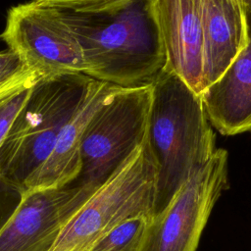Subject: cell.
Wrapping results in <instances>:
<instances>
[{
  "mask_svg": "<svg viewBox=\"0 0 251 251\" xmlns=\"http://www.w3.org/2000/svg\"><path fill=\"white\" fill-rule=\"evenodd\" d=\"M61 12L80 44L84 75L131 88L152 84L166 68L153 0H131L101 13Z\"/></svg>",
  "mask_w": 251,
  "mask_h": 251,
  "instance_id": "cell-1",
  "label": "cell"
},
{
  "mask_svg": "<svg viewBox=\"0 0 251 251\" xmlns=\"http://www.w3.org/2000/svg\"><path fill=\"white\" fill-rule=\"evenodd\" d=\"M151 85L145 142L156 168V214L217 148L199 94L166 68Z\"/></svg>",
  "mask_w": 251,
  "mask_h": 251,
  "instance_id": "cell-2",
  "label": "cell"
},
{
  "mask_svg": "<svg viewBox=\"0 0 251 251\" xmlns=\"http://www.w3.org/2000/svg\"><path fill=\"white\" fill-rule=\"evenodd\" d=\"M93 80L80 73L37 78L0 146V180L21 190L51 153Z\"/></svg>",
  "mask_w": 251,
  "mask_h": 251,
  "instance_id": "cell-3",
  "label": "cell"
},
{
  "mask_svg": "<svg viewBox=\"0 0 251 251\" xmlns=\"http://www.w3.org/2000/svg\"><path fill=\"white\" fill-rule=\"evenodd\" d=\"M156 178V168L144 140L75 210L49 251H90L122 222L138 216L152 217Z\"/></svg>",
  "mask_w": 251,
  "mask_h": 251,
  "instance_id": "cell-4",
  "label": "cell"
},
{
  "mask_svg": "<svg viewBox=\"0 0 251 251\" xmlns=\"http://www.w3.org/2000/svg\"><path fill=\"white\" fill-rule=\"evenodd\" d=\"M152 85L123 88L92 115L80 144L77 183L96 189L145 140Z\"/></svg>",
  "mask_w": 251,
  "mask_h": 251,
  "instance_id": "cell-5",
  "label": "cell"
},
{
  "mask_svg": "<svg viewBox=\"0 0 251 251\" xmlns=\"http://www.w3.org/2000/svg\"><path fill=\"white\" fill-rule=\"evenodd\" d=\"M0 37L38 78L84 74L78 39L58 8L35 0L11 7Z\"/></svg>",
  "mask_w": 251,
  "mask_h": 251,
  "instance_id": "cell-6",
  "label": "cell"
},
{
  "mask_svg": "<svg viewBox=\"0 0 251 251\" xmlns=\"http://www.w3.org/2000/svg\"><path fill=\"white\" fill-rule=\"evenodd\" d=\"M227 187V152L217 148L148 221L140 251H196L211 212Z\"/></svg>",
  "mask_w": 251,
  "mask_h": 251,
  "instance_id": "cell-7",
  "label": "cell"
},
{
  "mask_svg": "<svg viewBox=\"0 0 251 251\" xmlns=\"http://www.w3.org/2000/svg\"><path fill=\"white\" fill-rule=\"evenodd\" d=\"M94 190L76 183L19 193L17 207L0 226V251H49L70 217Z\"/></svg>",
  "mask_w": 251,
  "mask_h": 251,
  "instance_id": "cell-8",
  "label": "cell"
},
{
  "mask_svg": "<svg viewBox=\"0 0 251 251\" xmlns=\"http://www.w3.org/2000/svg\"><path fill=\"white\" fill-rule=\"evenodd\" d=\"M166 69L195 93L204 91L201 0H154Z\"/></svg>",
  "mask_w": 251,
  "mask_h": 251,
  "instance_id": "cell-9",
  "label": "cell"
},
{
  "mask_svg": "<svg viewBox=\"0 0 251 251\" xmlns=\"http://www.w3.org/2000/svg\"><path fill=\"white\" fill-rule=\"evenodd\" d=\"M124 87L94 79L69 122L62 128L46 160L25 179L19 193L60 189L76 180L81 172L80 144L83 131L95 111Z\"/></svg>",
  "mask_w": 251,
  "mask_h": 251,
  "instance_id": "cell-10",
  "label": "cell"
},
{
  "mask_svg": "<svg viewBox=\"0 0 251 251\" xmlns=\"http://www.w3.org/2000/svg\"><path fill=\"white\" fill-rule=\"evenodd\" d=\"M244 14V48L200 95L211 126L223 135L251 131V9Z\"/></svg>",
  "mask_w": 251,
  "mask_h": 251,
  "instance_id": "cell-11",
  "label": "cell"
},
{
  "mask_svg": "<svg viewBox=\"0 0 251 251\" xmlns=\"http://www.w3.org/2000/svg\"><path fill=\"white\" fill-rule=\"evenodd\" d=\"M204 89L216 81L246 44L238 0H201Z\"/></svg>",
  "mask_w": 251,
  "mask_h": 251,
  "instance_id": "cell-12",
  "label": "cell"
},
{
  "mask_svg": "<svg viewBox=\"0 0 251 251\" xmlns=\"http://www.w3.org/2000/svg\"><path fill=\"white\" fill-rule=\"evenodd\" d=\"M37 78L27 71L0 88V146Z\"/></svg>",
  "mask_w": 251,
  "mask_h": 251,
  "instance_id": "cell-13",
  "label": "cell"
},
{
  "mask_svg": "<svg viewBox=\"0 0 251 251\" xmlns=\"http://www.w3.org/2000/svg\"><path fill=\"white\" fill-rule=\"evenodd\" d=\"M150 218L138 216L122 222L100 238L90 251H140Z\"/></svg>",
  "mask_w": 251,
  "mask_h": 251,
  "instance_id": "cell-14",
  "label": "cell"
},
{
  "mask_svg": "<svg viewBox=\"0 0 251 251\" xmlns=\"http://www.w3.org/2000/svg\"><path fill=\"white\" fill-rule=\"evenodd\" d=\"M61 10L78 13H101L119 9L131 0H35Z\"/></svg>",
  "mask_w": 251,
  "mask_h": 251,
  "instance_id": "cell-15",
  "label": "cell"
},
{
  "mask_svg": "<svg viewBox=\"0 0 251 251\" xmlns=\"http://www.w3.org/2000/svg\"><path fill=\"white\" fill-rule=\"evenodd\" d=\"M27 71L15 52L0 51V88Z\"/></svg>",
  "mask_w": 251,
  "mask_h": 251,
  "instance_id": "cell-16",
  "label": "cell"
},
{
  "mask_svg": "<svg viewBox=\"0 0 251 251\" xmlns=\"http://www.w3.org/2000/svg\"><path fill=\"white\" fill-rule=\"evenodd\" d=\"M241 6L243 7V10L251 9V0H238Z\"/></svg>",
  "mask_w": 251,
  "mask_h": 251,
  "instance_id": "cell-17",
  "label": "cell"
},
{
  "mask_svg": "<svg viewBox=\"0 0 251 251\" xmlns=\"http://www.w3.org/2000/svg\"><path fill=\"white\" fill-rule=\"evenodd\" d=\"M153 1H154V0H153Z\"/></svg>",
  "mask_w": 251,
  "mask_h": 251,
  "instance_id": "cell-18",
  "label": "cell"
}]
</instances>
